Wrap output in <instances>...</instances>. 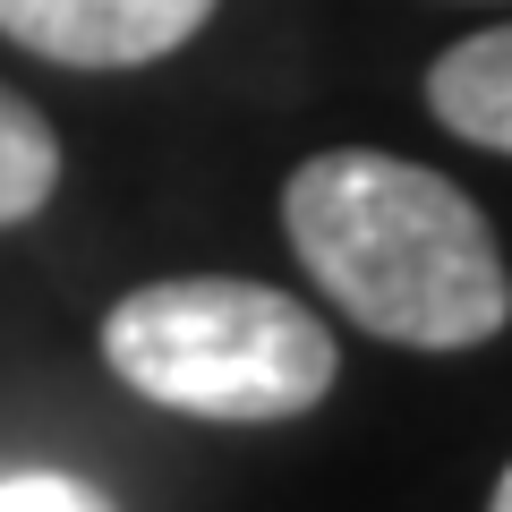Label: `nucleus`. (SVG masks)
<instances>
[{"mask_svg":"<svg viewBox=\"0 0 512 512\" xmlns=\"http://www.w3.org/2000/svg\"><path fill=\"white\" fill-rule=\"evenodd\" d=\"M0 512H111V504L69 470H18L0 478Z\"/></svg>","mask_w":512,"mask_h":512,"instance_id":"obj_6","label":"nucleus"},{"mask_svg":"<svg viewBox=\"0 0 512 512\" xmlns=\"http://www.w3.org/2000/svg\"><path fill=\"white\" fill-rule=\"evenodd\" d=\"M487 512H512V470L495 478V495H487Z\"/></svg>","mask_w":512,"mask_h":512,"instance_id":"obj_7","label":"nucleus"},{"mask_svg":"<svg viewBox=\"0 0 512 512\" xmlns=\"http://www.w3.org/2000/svg\"><path fill=\"white\" fill-rule=\"evenodd\" d=\"M427 103H436V120L453 137H470L487 154H512V26L453 43L427 69Z\"/></svg>","mask_w":512,"mask_h":512,"instance_id":"obj_4","label":"nucleus"},{"mask_svg":"<svg viewBox=\"0 0 512 512\" xmlns=\"http://www.w3.org/2000/svg\"><path fill=\"white\" fill-rule=\"evenodd\" d=\"M60 188V137L26 94L0 86V231L9 222H35Z\"/></svg>","mask_w":512,"mask_h":512,"instance_id":"obj_5","label":"nucleus"},{"mask_svg":"<svg viewBox=\"0 0 512 512\" xmlns=\"http://www.w3.org/2000/svg\"><path fill=\"white\" fill-rule=\"evenodd\" d=\"M282 231L342 316L410 350L495 342L512 316V274L487 214L453 180L402 154H316L282 188Z\"/></svg>","mask_w":512,"mask_h":512,"instance_id":"obj_1","label":"nucleus"},{"mask_svg":"<svg viewBox=\"0 0 512 512\" xmlns=\"http://www.w3.org/2000/svg\"><path fill=\"white\" fill-rule=\"evenodd\" d=\"M214 0H0V35L60 69H137L180 52Z\"/></svg>","mask_w":512,"mask_h":512,"instance_id":"obj_3","label":"nucleus"},{"mask_svg":"<svg viewBox=\"0 0 512 512\" xmlns=\"http://www.w3.org/2000/svg\"><path fill=\"white\" fill-rule=\"evenodd\" d=\"M103 359L128 393H146L188 419L222 427H265L299 419L333 393V333L299 299L231 274H188V282H146L103 316Z\"/></svg>","mask_w":512,"mask_h":512,"instance_id":"obj_2","label":"nucleus"}]
</instances>
